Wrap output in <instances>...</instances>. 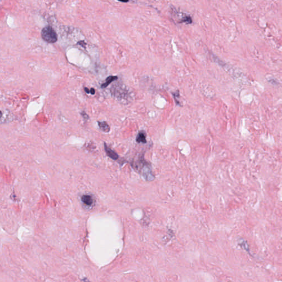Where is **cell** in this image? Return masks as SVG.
<instances>
[{
    "label": "cell",
    "mask_w": 282,
    "mask_h": 282,
    "mask_svg": "<svg viewBox=\"0 0 282 282\" xmlns=\"http://www.w3.org/2000/svg\"><path fill=\"white\" fill-rule=\"evenodd\" d=\"M136 142L138 143H147L146 133L144 131H141L138 133L136 137Z\"/></svg>",
    "instance_id": "cell-6"
},
{
    "label": "cell",
    "mask_w": 282,
    "mask_h": 282,
    "mask_svg": "<svg viewBox=\"0 0 282 282\" xmlns=\"http://www.w3.org/2000/svg\"><path fill=\"white\" fill-rule=\"evenodd\" d=\"M104 148L107 156H109L110 158L113 160H117L119 158V156L112 149L109 148L105 143L104 144Z\"/></svg>",
    "instance_id": "cell-4"
},
{
    "label": "cell",
    "mask_w": 282,
    "mask_h": 282,
    "mask_svg": "<svg viewBox=\"0 0 282 282\" xmlns=\"http://www.w3.org/2000/svg\"><path fill=\"white\" fill-rule=\"evenodd\" d=\"M95 89H94V88H91V94H92V95H94V94H95Z\"/></svg>",
    "instance_id": "cell-10"
},
{
    "label": "cell",
    "mask_w": 282,
    "mask_h": 282,
    "mask_svg": "<svg viewBox=\"0 0 282 282\" xmlns=\"http://www.w3.org/2000/svg\"><path fill=\"white\" fill-rule=\"evenodd\" d=\"M112 94H113L117 99L122 100H127L129 97L128 91L122 87H116L113 88V91H111Z\"/></svg>",
    "instance_id": "cell-3"
},
{
    "label": "cell",
    "mask_w": 282,
    "mask_h": 282,
    "mask_svg": "<svg viewBox=\"0 0 282 282\" xmlns=\"http://www.w3.org/2000/svg\"><path fill=\"white\" fill-rule=\"evenodd\" d=\"M98 125H99L100 129L103 132H104L105 133H107V132H110V127L109 126V125L107 124L106 121H103V122L98 121Z\"/></svg>",
    "instance_id": "cell-5"
},
{
    "label": "cell",
    "mask_w": 282,
    "mask_h": 282,
    "mask_svg": "<svg viewBox=\"0 0 282 282\" xmlns=\"http://www.w3.org/2000/svg\"><path fill=\"white\" fill-rule=\"evenodd\" d=\"M82 201L88 206H91L93 203V200L91 196L89 195H83L82 197Z\"/></svg>",
    "instance_id": "cell-8"
},
{
    "label": "cell",
    "mask_w": 282,
    "mask_h": 282,
    "mask_svg": "<svg viewBox=\"0 0 282 282\" xmlns=\"http://www.w3.org/2000/svg\"><path fill=\"white\" fill-rule=\"evenodd\" d=\"M41 36L42 39L48 43H55L57 40V35L50 26H45L42 29Z\"/></svg>",
    "instance_id": "cell-1"
},
{
    "label": "cell",
    "mask_w": 282,
    "mask_h": 282,
    "mask_svg": "<svg viewBox=\"0 0 282 282\" xmlns=\"http://www.w3.org/2000/svg\"><path fill=\"white\" fill-rule=\"evenodd\" d=\"M117 79V76H109V77L106 79L105 82L104 83H103V84L101 85V87L102 88H105L107 87V86L110 85L112 82L116 80Z\"/></svg>",
    "instance_id": "cell-7"
},
{
    "label": "cell",
    "mask_w": 282,
    "mask_h": 282,
    "mask_svg": "<svg viewBox=\"0 0 282 282\" xmlns=\"http://www.w3.org/2000/svg\"><path fill=\"white\" fill-rule=\"evenodd\" d=\"M135 166L136 167V168L138 169L140 172L142 173V174L146 178L147 180H152L154 178L152 174L150 166L148 165L147 163L144 160V159L140 160L139 162L135 164Z\"/></svg>",
    "instance_id": "cell-2"
},
{
    "label": "cell",
    "mask_w": 282,
    "mask_h": 282,
    "mask_svg": "<svg viewBox=\"0 0 282 282\" xmlns=\"http://www.w3.org/2000/svg\"><path fill=\"white\" fill-rule=\"evenodd\" d=\"M85 92H86L87 94H89V93H91V90L88 89V88H87L85 87Z\"/></svg>",
    "instance_id": "cell-9"
},
{
    "label": "cell",
    "mask_w": 282,
    "mask_h": 282,
    "mask_svg": "<svg viewBox=\"0 0 282 282\" xmlns=\"http://www.w3.org/2000/svg\"><path fill=\"white\" fill-rule=\"evenodd\" d=\"M118 1L122 2H129V0H118Z\"/></svg>",
    "instance_id": "cell-11"
}]
</instances>
